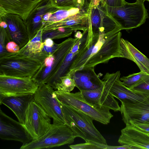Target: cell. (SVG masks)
I'll return each mask as SVG.
<instances>
[{
	"instance_id": "obj_26",
	"label": "cell",
	"mask_w": 149,
	"mask_h": 149,
	"mask_svg": "<svg viewBox=\"0 0 149 149\" xmlns=\"http://www.w3.org/2000/svg\"><path fill=\"white\" fill-rule=\"evenodd\" d=\"M149 76L146 73L141 71L127 76H123L120 78V80L124 85L131 89Z\"/></svg>"
},
{
	"instance_id": "obj_35",
	"label": "cell",
	"mask_w": 149,
	"mask_h": 149,
	"mask_svg": "<svg viewBox=\"0 0 149 149\" xmlns=\"http://www.w3.org/2000/svg\"><path fill=\"white\" fill-rule=\"evenodd\" d=\"M142 0V1H147V0Z\"/></svg>"
},
{
	"instance_id": "obj_19",
	"label": "cell",
	"mask_w": 149,
	"mask_h": 149,
	"mask_svg": "<svg viewBox=\"0 0 149 149\" xmlns=\"http://www.w3.org/2000/svg\"><path fill=\"white\" fill-rule=\"evenodd\" d=\"M34 95L6 97L0 99V103L10 109L23 125L28 105L34 100Z\"/></svg>"
},
{
	"instance_id": "obj_30",
	"label": "cell",
	"mask_w": 149,
	"mask_h": 149,
	"mask_svg": "<svg viewBox=\"0 0 149 149\" xmlns=\"http://www.w3.org/2000/svg\"><path fill=\"white\" fill-rule=\"evenodd\" d=\"M53 6L58 9H68L72 0H50Z\"/></svg>"
},
{
	"instance_id": "obj_6",
	"label": "cell",
	"mask_w": 149,
	"mask_h": 149,
	"mask_svg": "<svg viewBox=\"0 0 149 149\" xmlns=\"http://www.w3.org/2000/svg\"><path fill=\"white\" fill-rule=\"evenodd\" d=\"M144 1L136 0L133 3L126 2L119 7H114L113 14L115 20L122 29L136 28L144 24L148 18Z\"/></svg>"
},
{
	"instance_id": "obj_28",
	"label": "cell",
	"mask_w": 149,
	"mask_h": 149,
	"mask_svg": "<svg viewBox=\"0 0 149 149\" xmlns=\"http://www.w3.org/2000/svg\"><path fill=\"white\" fill-rule=\"evenodd\" d=\"M0 49L3 51L6 49L7 44L13 40L7 23L0 19Z\"/></svg>"
},
{
	"instance_id": "obj_10",
	"label": "cell",
	"mask_w": 149,
	"mask_h": 149,
	"mask_svg": "<svg viewBox=\"0 0 149 149\" xmlns=\"http://www.w3.org/2000/svg\"><path fill=\"white\" fill-rule=\"evenodd\" d=\"M39 86L31 77L0 74V99L6 97L34 95Z\"/></svg>"
},
{
	"instance_id": "obj_11",
	"label": "cell",
	"mask_w": 149,
	"mask_h": 149,
	"mask_svg": "<svg viewBox=\"0 0 149 149\" xmlns=\"http://www.w3.org/2000/svg\"><path fill=\"white\" fill-rule=\"evenodd\" d=\"M78 39L69 38L59 44L57 49L53 52L54 58L51 66L41 67L32 77L39 85L42 84H50L65 57Z\"/></svg>"
},
{
	"instance_id": "obj_22",
	"label": "cell",
	"mask_w": 149,
	"mask_h": 149,
	"mask_svg": "<svg viewBox=\"0 0 149 149\" xmlns=\"http://www.w3.org/2000/svg\"><path fill=\"white\" fill-rule=\"evenodd\" d=\"M111 93L121 102L136 103L143 100L149 94L133 90L124 85L120 77L115 81L110 90Z\"/></svg>"
},
{
	"instance_id": "obj_7",
	"label": "cell",
	"mask_w": 149,
	"mask_h": 149,
	"mask_svg": "<svg viewBox=\"0 0 149 149\" xmlns=\"http://www.w3.org/2000/svg\"><path fill=\"white\" fill-rule=\"evenodd\" d=\"M119 71L115 73H107L102 79L103 84L100 88L92 90L80 91L85 98L94 104L108 108L114 111H120V107L118 102L110 92L112 85L120 76Z\"/></svg>"
},
{
	"instance_id": "obj_8",
	"label": "cell",
	"mask_w": 149,
	"mask_h": 149,
	"mask_svg": "<svg viewBox=\"0 0 149 149\" xmlns=\"http://www.w3.org/2000/svg\"><path fill=\"white\" fill-rule=\"evenodd\" d=\"M50 118L34 99L28 105L23 125L33 140H36L44 135L52 127Z\"/></svg>"
},
{
	"instance_id": "obj_13",
	"label": "cell",
	"mask_w": 149,
	"mask_h": 149,
	"mask_svg": "<svg viewBox=\"0 0 149 149\" xmlns=\"http://www.w3.org/2000/svg\"><path fill=\"white\" fill-rule=\"evenodd\" d=\"M121 103L120 111L125 124H149V95L137 103Z\"/></svg>"
},
{
	"instance_id": "obj_27",
	"label": "cell",
	"mask_w": 149,
	"mask_h": 149,
	"mask_svg": "<svg viewBox=\"0 0 149 149\" xmlns=\"http://www.w3.org/2000/svg\"><path fill=\"white\" fill-rule=\"evenodd\" d=\"M60 82L56 86L54 90L70 92L76 87L74 79L71 75H66L60 78Z\"/></svg>"
},
{
	"instance_id": "obj_21",
	"label": "cell",
	"mask_w": 149,
	"mask_h": 149,
	"mask_svg": "<svg viewBox=\"0 0 149 149\" xmlns=\"http://www.w3.org/2000/svg\"><path fill=\"white\" fill-rule=\"evenodd\" d=\"M42 33L41 29L25 46L18 52L11 53L12 54L18 57L36 58L42 63L48 54L42 51L44 45L42 39Z\"/></svg>"
},
{
	"instance_id": "obj_14",
	"label": "cell",
	"mask_w": 149,
	"mask_h": 149,
	"mask_svg": "<svg viewBox=\"0 0 149 149\" xmlns=\"http://www.w3.org/2000/svg\"><path fill=\"white\" fill-rule=\"evenodd\" d=\"M50 0H43L32 10L25 22L30 41L37 34L44 26V17L47 13L57 10Z\"/></svg>"
},
{
	"instance_id": "obj_9",
	"label": "cell",
	"mask_w": 149,
	"mask_h": 149,
	"mask_svg": "<svg viewBox=\"0 0 149 149\" xmlns=\"http://www.w3.org/2000/svg\"><path fill=\"white\" fill-rule=\"evenodd\" d=\"M34 99L52 119L53 123L65 124L61 102L52 87L47 84L39 85Z\"/></svg>"
},
{
	"instance_id": "obj_29",
	"label": "cell",
	"mask_w": 149,
	"mask_h": 149,
	"mask_svg": "<svg viewBox=\"0 0 149 149\" xmlns=\"http://www.w3.org/2000/svg\"><path fill=\"white\" fill-rule=\"evenodd\" d=\"M130 89L138 92L149 94V76Z\"/></svg>"
},
{
	"instance_id": "obj_23",
	"label": "cell",
	"mask_w": 149,
	"mask_h": 149,
	"mask_svg": "<svg viewBox=\"0 0 149 149\" xmlns=\"http://www.w3.org/2000/svg\"><path fill=\"white\" fill-rule=\"evenodd\" d=\"M75 15L70 16L61 21L44 26L42 29L43 31L59 28H69L74 31L81 30L83 31L87 26H85V20H81L82 18Z\"/></svg>"
},
{
	"instance_id": "obj_1",
	"label": "cell",
	"mask_w": 149,
	"mask_h": 149,
	"mask_svg": "<svg viewBox=\"0 0 149 149\" xmlns=\"http://www.w3.org/2000/svg\"><path fill=\"white\" fill-rule=\"evenodd\" d=\"M60 102L65 124L71 129L76 137L81 138L85 142L92 141L107 144L106 139L95 127L93 122L94 120L91 117Z\"/></svg>"
},
{
	"instance_id": "obj_12",
	"label": "cell",
	"mask_w": 149,
	"mask_h": 149,
	"mask_svg": "<svg viewBox=\"0 0 149 149\" xmlns=\"http://www.w3.org/2000/svg\"><path fill=\"white\" fill-rule=\"evenodd\" d=\"M0 138L2 140L18 141L24 144L33 139L23 125L0 110Z\"/></svg>"
},
{
	"instance_id": "obj_16",
	"label": "cell",
	"mask_w": 149,
	"mask_h": 149,
	"mask_svg": "<svg viewBox=\"0 0 149 149\" xmlns=\"http://www.w3.org/2000/svg\"><path fill=\"white\" fill-rule=\"evenodd\" d=\"M0 19L7 23L13 41L18 45L20 49L29 42L25 22L19 16L7 13L0 17Z\"/></svg>"
},
{
	"instance_id": "obj_2",
	"label": "cell",
	"mask_w": 149,
	"mask_h": 149,
	"mask_svg": "<svg viewBox=\"0 0 149 149\" xmlns=\"http://www.w3.org/2000/svg\"><path fill=\"white\" fill-rule=\"evenodd\" d=\"M121 36L120 31L117 33L99 34L98 40L93 45L91 55L82 68H94L99 64L108 62L112 58H121Z\"/></svg>"
},
{
	"instance_id": "obj_18",
	"label": "cell",
	"mask_w": 149,
	"mask_h": 149,
	"mask_svg": "<svg viewBox=\"0 0 149 149\" xmlns=\"http://www.w3.org/2000/svg\"><path fill=\"white\" fill-rule=\"evenodd\" d=\"M94 68H83L71 75L75 81L76 87L80 91L95 90L103 85V81L96 74Z\"/></svg>"
},
{
	"instance_id": "obj_32",
	"label": "cell",
	"mask_w": 149,
	"mask_h": 149,
	"mask_svg": "<svg viewBox=\"0 0 149 149\" xmlns=\"http://www.w3.org/2000/svg\"><path fill=\"white\" fill-rule=\"evenodd\" d=\"M134 125L143 131L149 133V124L140 123Z\"/></svg>"
},
{
	"instance_id": "obj_34",
	"label": "cell",
	"mask_w": 149,
	"mask_h": 149,
	"mask_svg": "<svg viewBox=\"0 0 149 149\" xmlns=\"http://www.w3.org/2000/svg\"><path fill=\"white\" fill-rule=\"evenodd\" d=\"M83 36V33H81L79 31H78L75 35V38L79 39L82 37Z\"/></svg>"
},
{
	"instance_id": "obj_36",
	"label": "cell",
	"mask_w": 149,
	"mask_h": 149,
	"mask_svg": "<svg viewBox=\"0 0 149 149\" xmlns=\"http://www.w3.org/2000/svg\"><path fill=\"white\" fill-rule=\"evenodd\" d=\"M147 1H148L149 2V0H147Z\"/></svg>"
},
{
	"instance_id": "obj_25",
	"label": "cell",
	"mask_w": 149,
	"mask_h": 149,
	"mask_svg": "<svg viewBox=\"0 0 149 149\" xmlns=\"http://www.w3.org/2000/svg\"><path fill=\"white\" fill-rule=\"evenodd\" d=\"M78 11V9L77 8L68 9H58L52 14L48 20L45 23L44 26L61 21L70 16L77 14Z\"/></svg>"
},
{
	"instance_id": "obj_5",
	"label": "cell",
	"mask_w": 149,
	"mask_h": 149,
	"mask_svg": "<svg viewBox=\"0 0 149 149\" xmlns=\"http://www.w3.org/2000/svg\"><path fill=\"white\" fill-rule=\"evenodd\" d=\"M76 137L66 124H52V127L38 139L23 144L21 149L49 148L71 144Z\"/></svg>"
},
{
	"instance_id": "obj_24",
	"label": "cell",
	"mask_w": 149,
	"mask_h": 149,
	"mask_svg": "<svg viewBox=\"0 0 149 149\" xmlns=\"http://www.w3.org/2000/svg\"><path fill=\"white\" fill-rule=\"evenodd\" d=\"M74 31L69 28H59L42 31V40L43 42L47 38L54 40L68 37L70 36Z\"/></svg>"
},
{
	"instance_id": "obj_17",
	"label": "cell",
	"mask_w": 149,
	"mask_h": 149,
	"mask_svg": "<svg viewBox=\"0 0 149 149\" xmlns=\"http://www.w3.org/2000/svg\"><path fill=\"white\" fill-rule=\"evenodd\" d=\"M121 132L118 140L120 144L131 145L140 149H149V133L129 124H126Z\"/></svg>"
},
{
	"instance_id": "obj_31",
	"label": "cell",
	"mask_w": 149,
	"mask_h": 149,
	"mask_svg": "<svg viewBox=\"0 0 149 149\" xmlns=\"http://www.w3.org/2000/svg\"><path fill=\"white\" fill-rule=\"evenodd\" d=\"M6 48L8 52L13 53L18 52L20 49L18 45L13 41H10L7 44Z\"/></svg>"
},
{
	"instance_id": "obj_20",
	"label": "cell",
	"mask_w": 149,
	"mask_h": 149,
	"mask_svg": "<svg viewBox=\"0 0 149 149\" xmlns=\"http://www.w3.org/2000/svg\"><path fill=\"white\" fill-rule=\"evenodd\" d=\"M120 51L121 58L134 62L140 71L149 75V59L127 40L121 38Z\"/></svg>"
},
{
	"instance_id": "obj_3",
	"label": "cell",
	"mask_w": 149,
	"mask_h": 149,
	"mask_svg": "<svg viewBox=\"0 0 149 149\" xmlns=\"http://www.w3.org/2000/svg\"><path fill=\"white\" fill-rule=\"evenodd\" d=\"M61 102L70 106L91 117L93 120L104 125L108 124L113 115L110 109L94 104L88 101L81 92H66L60 90L55 91Z\"/></svg>"
},
{
	"instance_id": "obj_15",
	"label": "cell",
	"mask_w": 149,
	"mask_h": 149,
	"mask_svg": "<svg viewBox=\"0 0 149 149\" xmlns=\"http://www.w3.org/2000/svg\"><path fill=\"white\" fill-rule=\"evenodd\" d=\"M43 0H0V17L15 14L26 21L38 4Z\"/></svg>"
},
{
	"instance_id": "obj_33",
	"label": "cell",
	"mask_w": 149,
	"mask_h": 149,
	"mask_svg": "<svg viewBox=\"0 0 149 149\" xmlns=\"http://www.w3.org/2000/svg\"><path fill=\"white\" fill-rule=\"evenodd\" d=\"M43 42L44 45L49 47H53L56 43L53 41V40L50 38L46 39Z\"/></svg>"
},
{
	"instance_id": "obj_4",
	"label": "cell",
	"mask_w": 149,
	"mask_h": 149,
	"mask_svg": "<svg viewBox=\"0 0 149 149\" xmlns=\"http://www.w3.org/2000/svg\"><path fill=\"white\" fill-rule=\"evenodd\" d=\"M42 64L41 61L38 59L16 56L8 52L0 55V74L33 77Z\"/></svg>"
}]
</instances>
